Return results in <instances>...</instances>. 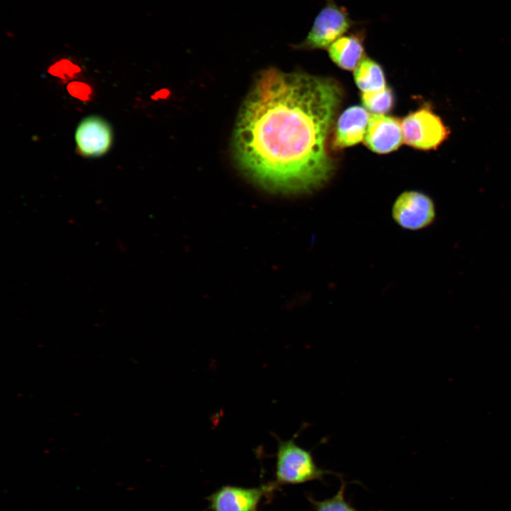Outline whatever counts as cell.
I'll return each instance as SVG.
<instances>
[{
	"label": "cell",
	"instance_id": "6da1fadb",
	"mask_svg": "<svg viewBox=\"0 0 511 511\" xmlns=\"http://www.w3.org/2000/svg\"><path fill=\"white\" fill-rule=\"evenodd\" d=\"M343 98L334 79L276 68L263 71L241 109L233 138L236 158L272 189L305 193L335 169L326 143Z\"/></svg>",
	"mask_w": 511,
	"mask_h": 511
},
{
	"label": "cell",
	"instance_id": "7a4b0ae2",
	"mask_svg": "<svg viewBox=\"0 0 511 511\" xmlns=\"http://www.w3.org/2000/svg\"><path fill=\"white\" fill-rule=\"evenodd\" d=\"M297 434L287 440L278 439L274 483L279 488L285 485H298L313 480L324 481L326 474H335L316 463L312 450H307L295 441Z\"/></svg>",
	"mask_w": 511,
	"mask_h": 511
},
{
	"label": "cell",
	"instance_id": "3957f363",
	"mask_svg": "<svg viewBox=\"0 0 511 511\" xmlns=\"http://www.w3.org/2000/svg\"><path fill=\"white\" fill-rule=\"evenodd\" d=\"M356 24L357 22L351 18L346 8L337 4L335 0H326L325 5L317 15L307 37L295 45V48H328Z\"/></svg>",
	"mask_w": 511,
	"mask_h": 511
},
{
	"label": "cell",
	"instance_id": "277c9868",
	"mask_svg": "<svg viewBox=\"0 0 511 511\" xmlns=\"http://www.w3.org/2000/svg\"><path fill=\"white\" fill-rule=\"evenodd\" d=\"M401 123L404 143L419 150L436 149L450 134L442 119L427 106L410 113Z\"/></svg>",
	"mask_w": 511,
	"mask_h": 511
},
{
	"label": "cell",
	"instance_id": "5b68a950",
	"mask_svg": "<svg viewBox=\"0 0 511 511\" xmlns=\"http://www.w3.org/2000/svg\"><path fill=\"white\" fill-rule=\"evenodd\" d=\"M392 216L400 227L418 231L432 224L436 211L429 196L422 192L410 190L397 197L392 207Z\"/></svg>",
	"mask_w": 511,
	"mask_h": 511
},
{
	"label": "cell",
	"instance_id": "8992f818",
	"mask_svg": "<svg viewBox=\"0 0 511 511\" xmlns=\"http://www.w3.org/2000/svg\"><path fill=\"white\" fill-rule=\"evenodd\" d=\"M278 488L274 482L253 488L226 485L207 497V500L211 511H258L263 498Z\"/></svg>",
	"mask_w": 511,
	"mask_h": 511
},
{
	"label": "cell",
	"instance_id": "52a82bcc",
	"mask_svg": "<svg viewBox=\"0 0 511 511\" xmlns=\"http://www.w3.org/2000/svg\"><path fill=\"white\" fill-rule=\"evenodd\" d=\"M364 143L370 150L379 154L397 150L404 143L401 121L385 114H372Z\"/></svg>",
	"mask_w": 511,
	"mask_h": 511
},
{
	"label": "cell",
	"instance_id": "ba28073f",
	"mask_svg": "<svg viewBox=\"0 0 511 511\" xmlns=\"http://www.w3.org/2000/svg\"><path fill=\"white\" fill-rule=\"evenodd\" d=\"M113 139L109 124L97 116L84 119L75 132V142L79 153L85 157H98L110 148Z\"/></svg>",
	"mask_w": 511,
	"mask_h": 511
},
{
	"label": "cell",
	"instance_id": "9c48e42d",
	"mask_svg": "<svg viewBox=\"0 0 511 511\" xmlns=\"http://www.w3.org/2000/svg\"><path fill=\"white\" fill-rule=\"evenodd\" d=\"M370 117L366 109L359 106L346 109L336 122L332 148L341 150L363 141Z\"/></svg>",
	"mask_w": 511,
	"mask_h": 511
},
{
	"label": "cell",
	"instance_id": "30bf717a",
	"mask_svg": "<svg viewBox=\"0 0 511 511\" xmlns=\"http://www.w3.org/2000/svg\"><path fill=\"white\" fill-rule=\"evenodd\" d=\"M363 42V31L344 34L327 48L329 55L340 68L354 70L365 57Z\"/></svg>",
	"mask_w": 511,
	"mask_h": 511
},
{
	"label": "cell",
	"instance_id": "8fae6325",
	"mask_svg": "<svg viewBox=\"0 0 511 511\" xmlns=\"http://www.w3.org/2000/svg\"><path fill=\"white\" fill-rule=\"evenodd\" d=\"M354 79L362 92L379 91L387 87L383 68L368 57H364L354 70Z\"/></svg>",
	"mask_w": 511,
	"mask_h": 511
},
{
	"label": "cell",
	"instance_id": "7c38bea8",
	"mask_svg": "<svg viewBox=\"0 0 511 511\" xmlns=\"http://www.w3.org/2000/svg\"><path fill=\"white\" fill-rule=\"evenodd\" d=\"M361 100L363 106L375 114H384L393 106L394 96L390 88L370 92H362Z\"/></svg>",
	"mask_w": 511,
	"mask_h": 511
},
{
	"label": "cell",
	"instance_id": "4fadbf2b",
	"mask_svg": "<svg viewBox=\"0 0 511 511\" xmlns=\"http://www.w3.org/2000/svg\"><path fill=\"white\" fill-rule=\"evenodd\" d=\"M346 485V482L342 480L337 493L323 500H317L312 495L307 494V498L313 511H359L345 499Z\"/></svg>",
	"mask_w": 511,
	"mask_h": 511
},
{
	"label": "cell",
	"instance_id": "5bb4252c",
	"mask_svg": "<svg viewBox=\"0 0 511 511\" xmlns=\"http://www.w3.org/2000/svg\"><path fill=\"white\" fill-rule=\"evenodd\" d=\"M48 71L52 75L69 80L79 73L80 67L72 61L63 59L54 63Z\"/></svg>",
	"mask_w": 511,
	"mask_h": 511
},
{
	"label": "cell",
	"instance_id": "9a60e30c",
	"mask_svg": "<svg viewBox=\"0 0 511 511\" xmlns=\"http://www.w3.org/2000/svg\"><path fill=\"white\" fill-rule=\"evenodd\" d=\"M67 91L72 97L82 101L89 100L92 89L88 84L82 82H72L67 85Z\"/></svg>",
	"mask_w": 511,
	"mask_h": 511
}]
</instances>
